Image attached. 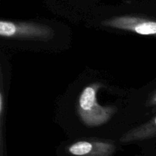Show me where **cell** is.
<instances>
[{
  "label": "cell",
  "mask_w": 156,
  "mask_h": 156,
  "mask_svg": "<svg viewBox=\"0 0 156 156\" xmlns=\"http://www.w3.org/2000/svg\"><path fill=\"white\" fill-rule=\"evenodd\" d=\"M98 85H88L84 88L79 97L78 113L81 120L88 126H97L108 121L114 109L98 105L96 93Z\"/></svg>",
  "instance_id": "1"
},
{
  "label": "cell",
  "mask_w": 156,
  "mask_h": 156,
  "mask_svg": "<svg viewBox=\"0 0 156 156\" xmlns=\"http://www.w3.org/2000/svg\"><path fill=\"white\" fill-rule=\"evenodd\" d=\"M156 137V115L147 123L128 131L120 138L122 143L142 141Z\"/></svg>",
  "instance_id": "5"
},
{
  "label": "cell",
  "mask_w": 156,
  "mask_h": 156,
  "mask_svg": "<svg viewBox=\"0 0 156 156\" xmlns=\"http://www.w3.org/2000/svg\"><path fill=\"white\" fill-rule=\"evenodd\" d=\"M102 24L141 35H156V21L133 16L115 17L103 21Z\"/></svg>",
  "instance_id": "3"
},
{
  "label": "cell",
  "mask_w": 156,
  "mask_h": 156,
  "mask_svg": "<svg viewBox=\"0 0 156 156\" xmlns=\"http://www.w3.org/2000/svg\"><path fill=\"white\" fill-rule=\"evenodd\" d=\"M0 105H1V106H0V111H1V113H2V105H3V96H2V94H1V95H0Z\"/></svg>",
  "instance_id": "7"
},
{
  "label": "cell",
  "mask_w": 156,
  "mask_h": 156,
  "mask_svg": "<svg viewBox=\"0 0 156 156\" xmlns=\"http://www.w3.org/2000/svg\"><path fill=\"white\" fill-rule=\"evenodd\" d=\"M0 35L2 37L7 38H26L47 41L53 37V30L44 24L1 21Z\"/></svg>",
  "instance_id": "2"
},
{
  "label": "cell",
  "mask_w": 156,
  "mask_h": 156,
  "mask_svg": "<svg viewBox=\"0 0 156 156\" xmlns=\"http://www.w3.org/2000/svg\"><path fill=\"white\" fill-rule=\"evenodd\" d=\"M150 103L152 105H156V91L154 93L153 96L151 98L150 100Z\"/></svg>",
  "instance_id": "6"
},
{
  "label": "cell",
  "mask_w": 156,
  "mask_h": 156,
  "mask_svg": "<svg viewBox=\"0 0 156 156\" xmlns=\"http://www.w3.org/2000/svg\"><path fill=\"white\" fill-rule=\"evenodd\" d=\"M115 150L114 144L102 141H79L68 148L74 156H113Z\"/></svg>",
  "instance_id": "4"
}]
</instances>
